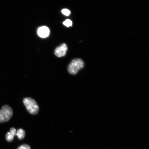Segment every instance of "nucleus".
Wrapping results in <instances>:
<instances>
[{
  "instance_id": "nucleus-4",
  "label": "nucleus",
  "mask_w": 149,
  "mask_h": 149,
  "mask_svg": "<svg viewBox=\"0 0 149 149\" xmlns=\"http://www.w3.org/2000/svg\"><path fill=\"white\" fill-rule=\"evenodd\" d=\"M67 50L68 46L67 45L63 43L56 48L54 51L55 54L58 57L64 56L66 55Z\"/></svg>"
},
{
  "instance_id": "nucleus-9",
  "label": "nucleus",
  "mask_w": 149,
  "mask_h": 149,
  "mask_svg": "<svg viewBox=\"0 0 149 149\" xmlns=\"http://www.w3.org/2000/svg\"><path fill=\"white\" fill-rule=\"evenodd\" d=\"M61 12H62L63 14L66 16H69L70 14V11L67 9H63L61 10Z\"/></svg>"
},
{
  "instance_id": "nucleus-10",
  "label": "nucleus",
  "mask_w": 149,
  "mask_h": 149,
  "mask_svg": "<svg viewBox=\"0 0 149 149\" xmlns=\"http://www.w3.org/2000/svg\"><path fill=\"white\" fill-rule=\"evenodd\" d=\"M17 149H31V148L29 145L24 144L19 147Z\"/></svg>"
},
{
  "instance_id": "nucleus-6",
  "label": "nucleus",
  "mask_w": 149,
  "mask_h": 149,
  "mask_svg": "<svg viewBox=\"0 0 149 149\" xmlns=\"http://www.w3.org/2000/svg\"><path fill=\"white\" fill-rule=\"evenodd\" d=\"M16 130L14 127L11 128L10 132H8L6 135V139L8 142H11L13 140L14 137L16 136Z\"/></svg>"
},
{
  "instance_id": "nucleus-8",
  "label": "nucleus",
  "mask_w": 149,
  "mask_h": 149,
  "mask_svg": "<svg viewBox=\"0 0 149 149\" xmlns=\"http://www.w3.org/2000/svg\"><path fill=\"white\" fill-rule=\"evenodd\" d=\"M63 24L67 27H69L72 26V20L70 19H67L63 22Z\"/></svg>"
},
{
  "instance_id": "nucleus-5",
  "label": "nucleus",
  "mask_w": 149,
  "mask_h": 149,
  "mask_svg": "<svg viewBox=\"0 0 149 149\" xmlns=\"http://www.w3.org/2000/svg\"><path fill=\"white\" fill-rule=\"evenodd\" d=\"M50 33V30L48 27L43 26L39 28L37 33L38 36L42 38H46L49 36Z\"/></svg>"
},
{
  "instance_id": "nucleus-2",
  "label": "nucleus",
  "mask_w": 149,
  "mask_h": 149,
  "mask_svg": "<svg viewBox=\"0 0 149 149\" xmlns=\"http://www.w3.org/2000/svg\"><path fill=\"white\" fill-rule=\"evenodd\" d=\"M23 102L29 113L33 115H36L38 113L39 106L34 100L31 97H26L24 99Z\"/></svg>"
},
{
  "instance_id": "nucleus-7",
  "label": "nucleus",
  "mask_w": 149,
  "mask_h": 149,
  "mask_svg": "<svg viewBox=\"0 0 149 149\" xmlns=\"http://www.w3.org/2000/svg\"><path fill=\"white\" fill-rule=\"evenodd\" d=\"M25 133L24 130L22 128L18 129L16 131V136H17L19 139H23L25 136Z\"/></svg>"
},
{
  "instance_id": "nucleus-1",
  "label": "nucleus",
  "mask_w": 149,
  "mask_h": 149,
  "mask_svg": "<svg viewBox=\"0 0 149 149\" xmlns=\"http://www.w3.org/2000/svg\"><path fill=\"white\" fill-rule=\"evenodd\" d=\"M84 66V63L81 58H75L72 60L68 65V72L70 74H76Z\"/></svg>"
},
{
  "instance_id": "nucleus-3",
  "label": "nucleus",
  "mask_w": 149,
  "mask_h": 149,
  "mask_svg": "<svg viewBox=\"0 0 149 149\" xmlns=\"http://www.w3.org/2000/svg\"><path fill=\"white\" fill-rule=\"evenodd\" d=\"M13 111L12 108L8 105H5L0 110V123L7 122L12 117Z\"/></svg>"
}]
</instances>
